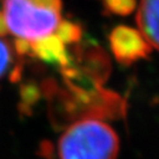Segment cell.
I'll return each instance as SVG.
<instances>
[{"mask_svg":"<svg viewBox=\"0 0 159 159\" xmlns=\"http://www.w3.org/2000/svg\"><path fill=\"white\" fill-rule=\"evenodd\" d=\"M119 138L102 119L85 118L72 123L59 138V159H117Z\"/></svg>","mask_w":159,"mask_h":159,"instance_id":"6da1fadb","label":"cell"},{"mask_svg":"<svg viewBox=\"0 0 159 159\" xmlns=\"http://www.w3.org/2000/svg\"><path fill=\"white\" fill-rule=\"evenodd\" d=\"M1 2L8 34L31 44L54 33L61 20V0H2Z\"/></svg>","mask_w":159,"mask_h":159,"instance_id":"7a4b0ae2","label":"cell"},{"mask_svg":"<svg viewBox=\"0 0 159 159\" xmlns=\"http://www.w3.org/2000/svg\"><path fill=\"white\" fill-rule=\"evenodd\" d=\"M108 44L116 60L124 66L148 59L152 51L140 31L125 25L116 26L110 32Z\"/></svg>","mask_w":159,"mask_h":159,"instance_id":"3957f363","label":"cell"},{"mask_svg":"<svg viewBox=\"0 0 159 159\" xmlns=\"http://www.w3.org/2000/svg\"><path fill=\"white\" fill-rule=\"evenodd\" d=\"M72 63L87 78L102 85L111 73V61L104 48L94 43L73 45Z\"/></svg>","mask_w":159,"mask_h":159,"instance_id":"277c9868","label":"cell"},{"mask_svg":"<svg viewBox=\"0 0 159 159\" xmlns=\"http://www.w3.org/2000/svg\"><path fill=\"white\" fill-rule=\"evenodd\" d=\"M31 47L32 58H37L43 63L59 66V68L72 63L71 54L66 50L65 44L54 33L32 43Z\"/></svg>","mask_w":159,"mask_h":159,"instance_id":"5b68a950","label":"cell"},{"mask_svg":"<svg viewBox=\"0 0 159 159\" xmlns=\"http://www.w3.org/2000/svg\"><path fill=\"white\" fill-rule=\"evenodd\" d=\"M136 20L143 37L159 51V0H140Z\"/></svg>","mask_w":159,"mask_h":159,"instance_id":"8992f818","label":"cell"},{"mask_svg":"<svg viewBox=\"0 0 159 159\" xmlns=\"http://www.w3.org/2000/svg\"><path fill=\"white\" fill-rule=\"evenodd\" d=\"M21 59L18 58L13 46L0 38V80L8 77L11 81H18L21 77Z\"/></svg>","mask_w":159,"mask_h":159,"instance_id":"52a82bcc","label":"cell"},{"mask_svg":"<svg viewBox=\"0 0 159 159\" xmlns=\"http://www.w3.org/2000/svg\"><path fill=\"white\" fill-rule=\"evenodd\" d=\"M54 34L64 44L77 45L83 38V27L79 23L71 19H61Z\"/></svg>","mask_w":159,"mask_h":159,"instance_id":"ba28073f","label":"cell"},{"mask_svg":"<svg viewBox=\"0 0 159 159\" xmlns=\"http://www.w3.org/2000/svg\"><path fill=\"white\" fill-rule=\"evenodd\" d=\"M105 16L125 17L136 10L137 0H100Z\"/></svg>","mask_w":159,"mask_h":159,"instance_id":"9c48e42d","label":"cell"},{"mask_svg":"<svg viewBox=\"0 0 159 159\" xmlns=\"http://www.w3.org/2000/svg\"><path fill=\"white\" fill-rule=\"evenodd\" d=\"M6 35H8V30H7V26H6L2 11L0 10V38H5Z\"/></svg>","mask_w":159,"mask_h":159,"instance_id":"30bf717a","label":"cell"}]
</instances>
